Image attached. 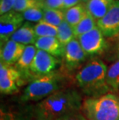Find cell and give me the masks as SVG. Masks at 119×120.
<instances>
[{
    "label": "cell",
    "mask_w": 119,
    "mask_h": 120,
    "mask_svg": "<svg viewBox=\"0 0 119 120\" xmlns=\"http://www.w3.org/2000/svg\"><path fill=\"white\" fill-rule=\"evenodd\" d=\"M83 110L89 120H119V98L108 93L87 98L83 102Z\"/></svg>",
    "instance_id": "3"
},
{
    "label": "cell",
    "mask_w": 119,
    "mask_h": 120,
    "mask_svg": "<svg viewBox=\"0 0 119 120\" xmlns=\"http://www.w3.org/2000/svg\"><path fill=\"white\" fill-rule=\"evenodd\" d=\"M118 53H119V34L118 35Z\"/></svg>",
    "instance_id": "28"
},
{
    "label": "cell",
    "mask_w": 119,
    "mask_h": 120,
    "mask_svg": "<svg viewBox=\"0 0 119 120\" xmlns=\"http://www.w3.org/2000/svg\"><path fill=\"white\" fill-rule=\"evenodd\" d=\"M57 120H87V119L79 112H74L65 115V116H62L61 118L58 119Z\"/></svg>",
    "instance_id": "26"
},
{
    "label": "cell",
    "mask_w": 119,
    "mask_h": 120,
    "mask_svg": "<svg viewBox=\"0 0 119 120\" xmlns=\"http://www.w3.org/2000/svg\"><path fill=\"white\" fill-rule=\"evenodd\" d=\"M10 40L25 46L34 45L37 40L34 27L26 22L12 35Z\"/></svg>",
    "instance_id": "15"
},
{
    "label": "cell",
    "mask_w": 119,
    "mask_h": 120,
    "mask_svg": "<svg viewBox=\"0 0 119 120\" xmlns=\"http://www.w3.org/2000/svg\"><path fill=\"white\" fill-rule=\"evenodd\" d=\"M35 47L37 50L46 51L54 57H64V47L57 37H38Z\"/></svg>",
    "instance_id": "13"
},
{
    "label": "cell",
    "mask_w": 119,
    "mask_h": 120,
    "mask_svg": "<svg viewBox=\"0 0 119 120\" xmlns=\"http://www.w3.org/2000/svg\"><path fill=\"white\" fill-rule=\"evenodd\" d=\"M40 1H41V2H44L45 0H40Z\"/></svg>",
    "instance_id": "30"
},
{
    "label": "cell",
    "mask_w": 119,
    "mask_h": 120,
    "mask_svg": "<svg viewBox=\"0 0 119 120\" xmlns=\"http://www.w3.org/2000/svg\"><path fill=\"white\" fill-rule=\"evenodd\" d=\"M80 2H81L80 0H64V10L77 6V5L80 4Z\"/></svg>",
    "instance_id": "27"
},
{
    "label": "cell",
    "mask_w": 119,
    "mask_h": 120,
    "mask_svg": "<svg viewBox=\"0 0 119 120\" xmlns=\"http://www.w3.org/2000/svg\"><path fill=\"white\" fill-rule=\"evenodd\" d=\"M24 18L22 13L14 10L0 17V39L1 46L10 40L12 35L22 26Z\"/></svg>",
    "instance_id": "8"
},
{
    "label": "cell",
    "mask_w": 119,
    "mask_h": 120,
    "mask_svg": "<svg viewBox=\"0 0 119 120\" xmlns=\"http://www.w3.org/2000/svg\"><path fill=\"white\" fill-rule=\"evenodd\" d=\"M16 0H0V15L9 12L13 10Z\"/></svg>",
    "instance_id": "24"
},
{
    "label": "cell",
    "mask_w": 119,
    "mask_h": 120,
    "mask_svg": "<svg viewBox=\"0 0 119 120\" xmlns=\"http://www.w3.org/2000/svg\"><path fill=\"white\" fill-rule=\"evenodd\" d=\"M105 36L97 26L90 31L80 36L77 39L87 55L100 54L105 50L107 43Z\"/></svg>",
    "instance_id": "6"
},
{
    "label": "cell",
    "mask_w": 119,
    "mask_h": 120,
    "mask_svg": "<svg viewBox=\"0 0 119 120\" xmlns=\"http://www.w3.org/2000/svg\"><path fill=\"white\" fill-rule=\"evenodd\" d=\"M87 56L77 38L71 40L64 47V58L66 67L69 71H73L79 67Z\"/></svg>",
    "instance_id": "10"
},
{
    "label": "cell",
    "mask_w": 119,
    "mask_h": 120,
    "mask_svg": "<svg viewBox=\"0 0 119 120\" xmlns=\"http://www.w3.org/2000/svg\"><path fill=\"white\" fill-rule=\"evenodd\" d=\"M43 20L55 26L58 27L65 20L64 11L63 10L43 7Z\"/></svg>",
    "instance_id": "18"
},
{
    "label": "cell",
    "mask_w": 119,
    "mask_h": 120,
    "mask_svg": "<svg viewBox=\"0 0 119 120\" xmlns=\"http://www.w3.org/2000/svg\"><path fill=\"white\" fill-rule=\"evenodd\" d=\"M57 38L60 42V43L64 47H65L67 43H69L71 40L76 38L73 27L70 26L66 20H64L58 26V33Z\"/></svg>",
    "instance_id": "17"
},
{
    "label": "cell",
    "mask_w": 119,
    "mask_h": 120,
    "mask_svg": "<svg viewBox=\"0 0 119 120\" xmlns=\"http://www.w3.org/2000/svg\"><path fill=\"white\" fill-rule=\"evenodd\" d=\"M34 30L37 38L48 37H57L58 33V27L42 20L34 26Z\"/></svg>",
    "instance_id": "20"
},
{
    "label": "cell",
    "mask_w": 119,
    "mask_h": 120,
    "mask_svg": "<svg viewBox=\"0 0 119 120\" xmlns=\"http://www.w3.org/2000/svg\"><path fill=\"white\" fill-rule=\"evenodd\" d=\"M87 13L86 5L80 3L77 6L64 10L65 20L70 26L74 27L83 19Z\"/></svg>",
    "instance_id": "16"
},
{
    "label": "cell",
    "mask_w": 119,
    "mask_h": 120,
    "mask_svg": "<svg viewBox=\"0 0 119 120\" xmlns=\"http://www.w3.org/2000/svg\"><path fill=\"white\" fill-rule=\"evenodd\" d=\"M97 26L105 37L119 34V0H115L107 14L97 21Z\"/></svg>",
    "instance_id": "9"
},
{
    "label": "cell",
    "mask_w": 119,
    "mask_h": 120,
    "mask_svg": "<svg viewBox=\"0 0 119 120\" xmlns=\"http://www.w3.org/2000/svg\"><path fill=\"white\" fill-rule=\"evenodd\" d=\"M80 1H81L82 3H87V2L88 1H90V0H80Z\"/></svg>",
    "instance_id": "29"
},
{
    "label": "cell",
    "mask_w": 119,
    "mask_h": 120,
    "mask_svg": "<svg viewBox=\"0 0 119 120\" xmlns=\"http://www.w3.org/2000/svg\"><path fill=\"white\" fill-rule=\"evenodd\" d=\"M35 7L43 8V2H41L40 0H16L13 10L17 12L22 13L26 10L35 8Z\"/></svg>",
    "instance_id": "22"
},
{
    "label": "cell",
    "mask_w": 119,
    "mask_h": 120,
    "mask_svg": "<svg viewBox=\"0 0 119 120\" xmlns=\"http://www.w3.org/2000/svg\"><path fill=\"white\" fill-rule=\"evenodd\" d=\"M108 69L99 59L90 60L76 75V80L82 91L90 98L108 94L111 89L107 83Z\"/></svg>",
    "instance_id": "2"
},
{
    "label": "cell",
    "mask_w": 119,
    "mask_h": 120,
    "mask_svg": "<svg viewBox=\"0 0 119 120\" xmlns=\"http://www.w3.org/2000/svg\"><path fill=\"white\" fill-rule=\"evenodd\" d=\"M24 19L29 22H39L43 19V8L41 7H35V8L29 9L22 12Z\"/></svg>",
    "instance_id": "23"
},
{
    "label": "cell",
    "mask_w": 119,
    "mask_h": 120,
    "mask_svg": "<svg viewBox=\"0 0 119 120\" xmlns=\"http://www.w3.org/2000/svg\"><path fill=\"white\" fill-rule=\"evenodd\" d=\"M44 7L49 9H64V0H45L43 2Z\"/></svg>",
    "instance_id": "25"
},
{
    "label": "cell",
    "mask_w": 119,
    "mask_h": 120,
    "mask_svg": "<svg viewBox=\"0 0 119 120\" xmlns=\"http://www.w3.org/2000/svg\"><path fill=\"white\" fill-rule=\"evenodd\" d=\"M107 83L111 90H119V60L108 68L107 72Z\"/></svg>",
    "instance_id": "21"
},
{
    "label": "cell",
    "mask_w": 119,
    "mask_h": 120,
    "mask_svg": "<svg viewBox=\"0 0 119 120\" xmlns=\"http://www.w3.org/2000/svg\"><path fill=\"white\" fill-rule=\"evenodd\" d=\"M22 77L16 68L0 63V91L2 94H11L19 91Z\"/></svg>",
    "instance_id": "7"
},
{
    "label": "cell",
    "mask_w": 119,
    "mask_h": 120,
    "mask_svg": "<svg viewBox=\"0 0 119 120\" xmlns=\"http://www.w3.org/2000/svg\"><path fill=\"white\" fill-rule=\"evenodd\" d=\"M62 87V77L54 72L31 81L23 91L21 100L22 101L43 100L60 91Z\"/></svg>",
    "instance_id": "4"
},
{
    "label": "cell",
    "mask_w": 119,
    "mask_h": 120,
    "mask_svg": "<svg viewBox=\"0 0 119 120\" xmlns=\"http://www.w3.org/2000/svg\"><path fill=\"white\" fill-rule=\"evenodd\" d=\"M115 0H90L86 3L87 12L96 21L107 14Z\"/></svg>",
    "instance_id": "14"
},
{
    "label": "cell",
    "mask_w": 119,
    "mask_h": 120,
    "mask_svg": "<svg viewBox=\"0 0 119 120\" xmlns=\"http://www.w3.org/2000/svg\"><path fill=\"white\" fill-rule=\"evenodd\" d=\"M60 60L46 51L37 50L36 57L30 68L32 77L38 78L54 72L55 69L59 65Z\"/></svg>",
    "instance_id": "5"
},
{
    "label": "cell",
    "mask_w": 119,
    "mask_h": 120,
    "mask_svg": "<svg viewBox=\"0 0 119 120\" xmlns=\"http://www.w3.org/2000/svg\"><path fill=\"white\" fill-rule=\"evenodd\" d=\"M36 52L37 48L35 47V45H27L20 59L16 64L15 68L20 73L22 79L24 78L32 77L30 71V68L36 57Z\"/></svg>",
    "instance_id": "12"
},
{
    "label": "cell",
    "mask_w": 119,
    "mask_h": 120,
    "mask_svg": "<svg viewBox=\"0 0 119 120\" xmlns=\"http://www.w3.org/2000/svg\"><path fill=\"white\" fill-rule=\"evenodd\" d=\"M26 47V46L23 44L9 40L6 43L1 46V63L9 66L16 64L24 52Z\"/></svg>",
    "instance_id": "11"
},
{
    "label": "cell",
    "mask_w": 119,
    "mask_h": 120,
    "mask_svg": "<svg viewBox=\"0 0 119 120\" xmlns=\"http://www.w3.org/2000/svg\"><path fill=\"white\" fill-rule=\"evenodd\" d=\"M82 98L73 88L60 89L35 106L37 120H57L67 114L79 112Z\"/></svg>",
    "instance_id": "1"
},
{
    "label": "cell",
    "mask_w": 119,
    "mask_h": 120,
    "mask_svg": "<svg viewBox=\"0 0 119 120\" xmlns=\"http://www.w3.org/2000/svg\"><path fill=\"white\" fill-rule=\"evenodd\" d=\"M96 26H97V21L87 12L81 21L77 26L73 27L76 38L90 31L93 29H94Z\"/></svg>",
    "instance_id": "19"
}]
</instances>
